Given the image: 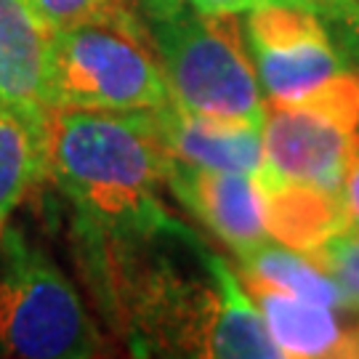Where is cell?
Listing matches in <instances>:
<instances>
[{"label":"cell","mask_w":359,"mask_h":359,"mask_svg":"<svg viewBox=\"0 0 359 359\" xmlns=\"http://www.w3.org/2000/svg\"><path fill=\"white\" fill-rule=\"evenodd\" d=\"M93 290L133 354L277 359L250 293L184 221L133 240H83Z\"/></svg>","instance_id":"cell-1"},{"label":"cell","mask_w":359,"mask_h":359,"mask_svg":"<svg viewBox=\"0 0 359 359\" xmlns=\"http://www.w3.org/2000/svg\"><path fill=\"white\" fill-rule=\"evenodd\" d=\"M46 176L72 203L80 240H133L173 226L163 200L168 152L154 112L53 107Z\"/></svg>","instance_id":"cell-2"},{"label":"cell","mask_w":359,"mask_h":359,"mask_svg":"<svg viewBox=\"0 0 359 359\" xmlns=\"http://www.w3.org/2000/svg\"><path fill=\"white\" fill-rule=\"evenodd\" d=\"M170 102L152 29L128 0L53 32V107L154 112Z\"/></svg>","instance_id":"cell-3"},{"label":"cell","mask_w":359,"mask_h":359,"mask_svg":"<svg viewBox=\"0 0 359 359\" xmlns=\"http://www.w3.org/2000/svg\"><path fill=\"white\" fill-rule=\"evenodd\" d=\"M147 25L170 96L184 112L264 128L269 104L248 53L240 16L203 13L184 3Z\"/></svg>","instance_id":"cell-4"},{"label":"cell","mask_w":359,"mask_h":359,"mask_svg":"<svg viewBox=\"0 0 359 359\" xmlns=\"http://www.w3.org/2000/svg\"><path fill=\"white\" fill-rule=\"evenodd\" d=\"M107 344L75 285L53 258L8 226L0 240V354L102 357Z\"/></svg>","instance_id":"cell-5"},{"label":"cell","mask_w":359,"mask_h":359,"mask_svg":"<svg viewBox=\"0 0 359 359\" xmlns=\"http://www.w3.org/2000/svg\"><path fill=\"white\" fill-rule=\"evenodd\" d=\"M359 152V72H341L298 104H269L264 187L298 184L341 194Z\"/></svg>","instance_id":"cell-6"},{"label":"cell","mask_w":359,"mask_h":359,"mask_svg":"<svg viewBox=\"0 0 359 359\" xmlns=\"http://www.w3.org/2000/svg\"><path fill=\"white\" fill-rule=\"evenodd\" d=\"M245 43L266 104H298L346 72L320 11L264 6L245 13Z\"/></svg>","instance_id":"cell-7"},{"label":"cell","mask_w":359,"mask_h":359,"mask_svg":"<svg viewBox=\"0 0 359 359\" xmlns=\"http://www.w3.org/2000/svg\"><path fill=\"white\" fill-rule=\"evenodd\" d=\"M165 189L226 245L234 258L271 240L266 226V187L256 176L192 168L168 157Z\"/></svg>","instance_id":"cell-8"},{"label":"cell","mask_w":359,"mask_h":359,"mask_svg":"<svg viewBox=\"0 0 359 359\" xmlns=\"http://www.w3.org/2000/svg\"><path fill=\"white\" fill-rule=\"evenodd\" d=\"M53 29L29 0H0V102L46 130L51 112Z\"/></svg>","instance_id":"cell-9"},{"label":"cell","mask_w":359,"mask_h":359,"mask_svg":"<svg viewBox=\"0 0 359 359\" xmlns=\"http://www.w3.org/2000/svg\"><path fill=\"white\" fill-rule=\"evenodd\" d=\"M168 157L205 170H229L264 181V128L184 112L170 102L154 109Z\"/></svg>","instance_id":"cell-10"},{"label":"cell","mask_w":359,"mask_h":359,"mask_svg":"<svg viewBox=\"0 0 359 359\" xmlns=\"http://www.w3.org/2000/svg\"><path fill=\"white\" fill-rule=\"evenodd\" d=\"M245 290L261 311L280 357H348L351 333L338 322V309L261 285H245Z\"/></svg>","instance_id":"cell-11"},{"label":"cell","mask_w":359,"mask_h":359,"mask_svg":"<svg viewBox=\"0 0 359 359\" xmlns=\"http://www.w3.org/2000/svg\"><path fill=\"white\" fill-rule=\"evenodd\" d=\"M348 224L341 194L298 184L266 187V226L277 243L311 253Z\"/></svg>","instance_id":"cell-12"},{"label":"cell","mask_w":359,"mask_h":359,"mask_svg":"<svg viewBox=\"0 0 359 359\" xmlns=\"http://www.w3.org/2000/svg\"><path fill=\"white\" fill-rule=\"evenodd\" d=\"M237 264H240V280L245 285H261L346 311L344 295L333 283V277L309 253L287 248L277 240H266L237 258Z\"/></svg>","instance_id":"cell-13"},{"label":"cell","mask_w":359,"mask_h":359,"mask_svg":"<svg viewBox=\"0 0 359 359\" xmlns=\"http://www.w3.org/2000/svg\"><path fill=\"white\" fill-rule=\"evenodd\" d=\"M46 176L43 130L0 102V240L29 187Z\"/></svg>","instance_id":"cell-14"},{"label":"cell","mask_w":359,"mask_h":359,"mask_svg":"<svg viewBox=\"0 0 359 359\" xmlns=\"http://www.w3.org/2000/svg\"><path fill=\"white\" fill-rule=\"evenodd\" d=\"M309 256L333 277L346 311H359V229L346 224Z\"/></svg>","instance_id":"cell-15"},{"label":"cell","mask_w":359,"mask_h":359,"mask_svg":"<svg viewBox=\"0 0 359 359\" xmlns=\"http://www.w3.org/2000/svg\"><path fill=\"white\" fill-rule=\"evenodd\" d=\"M120 0H29V6L35 8L40 19L56 29H65V27L80 25L90 16H99V13L109 11L112 6H117Z\"/></svg>","instance_id":"cell-16"},{"label":"cell","mask_w":359,"mask_h":359,"mask_svg":"<svg viewBox=\"0 0 359 359\" xmlns=\"http://www.w3.org/2000/svg\"><path fill=\"white\" fill-rule=\"evenodd\" d=\"M192 8L203 13H224V16H245L264 6H304L311 11H322V0H187Z\"/></svg>","instance_id":"cell-17"},{"label":"cell","mask_w":359,"mask_h":359,"mask_svg":"<svg viewBox=\"0 0 359 359\" xmlns=\"http://www.w3.org/2000/svg\"><path fill=\"white\" fill-rule=\"evenodd\" d=\"M341 200H344V210H346L348 224L359 229V152L354 157L351 168H348L344 189H341Z\"/></svg>","instance_id":"cell-18"},{"label":"cell","mask_w":359,"mask_h":359,"mask_svg":"<svg viewBox=\"0 0 359 359\" xmlns=\"http://www.w3.org/2000/svg\"><path fill=\"white\" fill-rule=\"evenodd\" d=\"M128 3L149 22V19H160V16L173 13L176 8H181L187 0H128Z\"/></svg>","instance_id":"cell-19"},{"label":"cell","mask_w":359,"mask_h":359,"mask_svg":"<svg viewBox=\"0 0 359 359\" xmlns=\"http://www.w3.org/2000/svg\"><path fill=\"white\" fill-rule=\"evenodd\" d=\"M348 357H359V327L351 330V338H348Z\"/></svg>","instance_id":"cell-20"},{"label":"cell","mask_w":359,"mask_h":359,"mask_svg":"<svg viewBox=\"0 0 359 359\" xmlns=\"http://www.w3.org/2000/svg\"><path fill=\"white\" fill-rule=\"evenodd\" d=\"M325 3H333V6H359V0H322V6Z\"/></svg>","instance_id":"cell-21"}]
</instances>
